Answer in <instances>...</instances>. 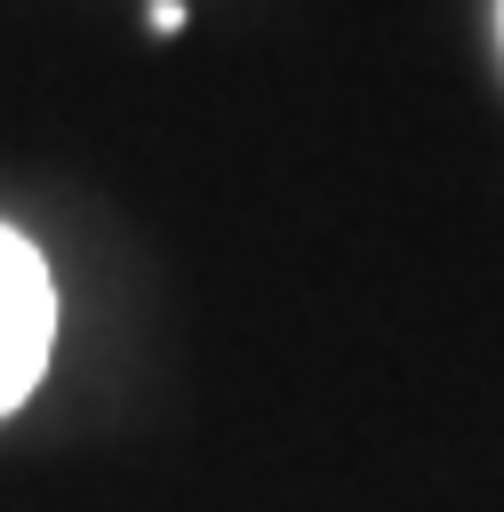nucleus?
<instances>
[{
	"label": "nucleus",
	"mask_w": 504,
	"mask_h": 512,
	"mask_svg": "<svg viewBox=\"0 0 504 512\" xmlns=\"http://www.w3.org/2000/svg\"><path fill=\"white\" fill-rule=\"evenodd\" d=\"M184 24V0H152V32H176Z\"/></svg>",
	"instance_id": "obj_2"
},
{
	"label": "nucleus",
	"mask_w": 504,
	"mask_h": 512,
	"mask_svg": "<svg viewBox=\"0 0 504 512\" xmlns=\"http://www.w3.org/2000/svg\"><path fill=\"white\" fill-rule=\"evenodd\" d=\"M56 344V280L24 232L0 224V416L40 384Z\"/></svg>",
	"instance_id": "obj_1"
},
{
	"label": "nucleus",
	"mask_w": 504,
	"mask_h": 512,
	"mask_svg": "<svg viewBox=\"0 0 504 512\" xmlns=\"http://www.w3.org/2000/svg\"><path fill=\"white\" fill-rule=\"evenodd\" d=\"M496 32H504V0H496Z\"/></svg>",
	"instance_id": "obj_3"
}]
</instances>
